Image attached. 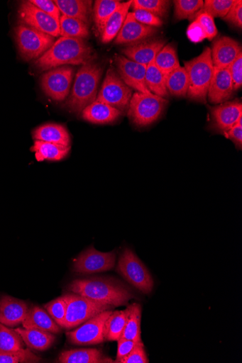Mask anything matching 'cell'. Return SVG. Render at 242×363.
Instances as JSON below:
<instances>
[{"label": "cell", "instance_id": "cell-1", "mask_svg": "<svg viewBox=\"0 0 242 363\" xmlns=\"http://www.w3.org/2000/svg\"><path fill=\"white\" fill-rule=\"evenodd\" d=\"M67 289L89 300L114 308L125 306L135 298L126 285L111 278L76 279L68 285Z\"/></svg>", "mask_w": 242, "mask_h": 363}, {"label": "cell", "instance_id": "cell-2", "mask_svg": "<svg viewBox=\"0 0 242 363\" xmlns=\"http://www.w3.org/2000/svg\"><path fill=\"white\" fill-rule=\"evenodd\" d=\"M92 50L82 39L60 38L43 56L34 62L40 72L67 65H80L92 59Z\"/></svg>", "mask_w": 242, "mask_h": 363}, {"label": "cell", "instance_id": "cell-3", "mask_svg": "<svg viewBox=\"0 0 242 363\" xmlns=\"http://www.w3.org/2000/svg\"><path fill=\"white\" fill-rule=\"evenodd\" d=\"M102 73L101 66L93 59L83 64L76 75L72 93L65 102V108L79 114L96 101Z\"/></svg>", "mask_w": 242, "mask_h": 363}, {"label": "cell", "instance_id": "cell-4", "mask_svg": "<svg viewBox=\"0 0 242 363\" xmlns=\"http://www.w3.org/2000/svg\"><path fill=\"white\" fill-rule=\"evenodd\" d=\"M184 67L189 78L187 96L191 101L206 104L214 69L211 48H206L199 56L185 62Z\"/></svg>", "mask_w": 242, "mask_h": 363}, {"label": "cell", "instance_id": "cell-5", "mask_svg": "<svg viewBox=\"0 0 242 363\" xmlns=\"http://www.w3.org/2000/svg\"><path fill=\"white\" fill-rule=\"evenodd\" d=\"M167 101L153 94L135 92L133 94L128 109L130 121L138 127H146L157 121L162 116Z\"/></svg>", "mask_w": 242, "mask_h": 363}, {"label": "cell", "instance_id": "cell-6", "mask_svg": "<svg viewBox=\"0 0 242 363\" xmlns=\"http://www.w3.org/2000/svg\"><path fill=\"white\" fill-rule=\"evenodd\" d=\"M14 37L20 56L26 61L40 58L55 43V38L30 26L19 24Z\"/></svg>", "mask_w": 242, "mask_h": 363}, {"label": "cell", "instance_id": "cell-7", "mask_svg": "<svg viewBox=\"0 0 242 363\" xmlns=\"http://www.w3.org/2000/svg\"><path fill=\"white\" fill-rule=\"evenodd\" d=\"M66 303V315L63 328L73 329L82 325L99 313L113 310L114 307L102 304L77 294H66L62 296Z\"/></svg>", "mask_w": 242, "mask_h": 363}, {"label": "cell", "instance_id": "cell-8", "mask_svg": "<svg viewBox=\"0 0 242 363\" xmlns=\"http://www.w3.org/2000/svg\"><path fill=\"white\" fill-rule=\"evenodd\" d=\"M116 270L136 289L146 294L152 292L153 279L145 264L131 249L126 248L121 254Z\"/></svg>", "mask_w": 242, "mask_h": 363}, {"label": "cell", "instance_id": "cell-9", "mask_svg": "<svg viewBox=\"0 0 242 363\" xmlns=\"http://www.w3.org/2000/svg\"><path fill=\"white\" fill-rule=\"evenodd\" d=\"M132 95V89L113 68H110L97 94V101L109 105L123 113L128 111Z\"/></svg>", "mask_w": 242, "mask_h": 363}, {"label": "cell", "instance_id": "cell-10", "mask_svg": "<svg viewBox=\"0 0 242 363\" xmlns=\"http://www.w3.org/2000/svg\"><path fill=\"white\" fill-rule=\"evenodd\" d=\"M112 313L111 310L101 312L82 323L74 331L67 333V341L78 346L96 345L103 343L106 341V322Z\"/></svg>", "mask_w": 242, "mask_h": 363}, {"label": "cell", "instance_id": "cell-11", "mask_svg": "<svg viewBox=\"0 0 242 363\" xmlns=\"http://www.w3.org/2000/svg\"><path fill=\"white\" fill-rule=\"evenodd\" d=\"M116 262V251L102 252L90 247L75 260L73 271L81 274L106 272L114 269Z\"/></svg>", "mask_w": 242, "mask_h": 363}, {"label": "cell", "instance_id": "cell-12", "mask_svg": "<svg viewBox=\"0 0 242 363\" xmlns=\"http://www.w3.org/2000/svg\"><path fill=\"white\" fill-rule=\"evenodd\" d=\"M73 78L74 69L69 66H61L42 76L41 87L52 100L62 102L70 93Z\"/></svg>", "mask_w": 242, "mask_h": 363}, {"label": "cell", "instance_id": "cell-13", "mask_svg": "<svg viewBox=\"0 0 242 363\" xmlns=\"http://www.w3.org/2000/svg\"><path fill=\"white\" fill-rule=\"evenodd\" d=\"M18 13L21 24L35 28L55 38L60 36V22L29 1L21 3Z\"/></svg>", "mask_w": 242, "mask_h": 363}, {"label": "cell", "instance_id": "cell-14", "mask_svg": "<svg viewBox=\"0 0 242 363\" xmlns=\"http://www.w3.org/2000/svg\"><path fill=\"white\" fill-rule=\"evenodd\" d=\"M116 64L119 77L128 86L137 92L152 94L145 83L148 65L136 62L123 55L116 58Z\"/></svg>", "mask_w": 242, "mask_h": 363}, {"label": "cell", "instance_id": "cell-15", "mask_svg": "<svg viewBox=\"0 0 242 363\" xmlns=\"http://www.w3.org/2000/svg\"><path fill=\"white\" fill-rule=\"evenodd\" d=\"M242 117V104L240 101H228L211 108L210 128L213 130L225 132L231 128Z\"/></svg>", "mask_w": 242, "mask_h": 363}, {"label": "cell", "instance_id": "cell-16", "mask_svg": "<svg viewBox=\"0 0 242 363\" xmlns=\"http://www.w3.org/2000/svg\"><path fill=\"white\" fill-rule=\"evenodd\" d=\"M158 30L155 27L145 26L136 21L131 13H128L124 23L119 33L115 44L133 45L154 38Z\"/></svg>", "mask_w": 242, "mask_h": 363}, {"label": "cell", "instance_id": "cell-17", "mask_svg": "<svg viewBox=\"0 0 242 363\" xmlns=\"http://www.w3.org/2000/svg\"><path fill=\"white\" fill-rule=\"evenodd\" d=\"M233 82L229 69H214L212 79L207 98L214 105L228 102L233 94Z\"/></svg>", "mask_w": 242, "mask_h": 363}, {"label": "cell", "instance_id": "cell-18", "mask_svg": "<svg viewBox=\"0 0 242 363\" xmlns=\"http://www.w3.org/2000/svg\"><path fill=\"white\" fill-rule=\"evenodd\" d=\"M211 51L214 67L224 69L229 68L241 53V47L237 41L229 37H221L214 42Z\"/></svg>", "mask_w": 242, "mask_h": 363}, {"label": "cell", "instance_id": "cell-19", "mask_svg": "<svg viewBox=\"0 0 242 363\" xmlns=\"http://www.w3.org/2000/svg\"><path fill=\"white\" fill-rule=\"evenodd\" d=\"M165 45V40L153 38L126 47L123 50V54L131 60L148 65L154 61Z\"/></svg>", "mask_w": 242, "mask_h": 363}, {"label": "cell", "instance_id": "cell-20", "mask_svg": "<svg viewBox=\"0 0 242 363\" xmlns=\"http://www.w3.org/2000/svg\"><path fill=\"white\" fill-rule=\"evenodd\" d=\"M29 307L21 300L4 296L0 299V323L8 327H16L24 321Z\"/></svg>", "mask_w": 242, "mask_h": 363}, {"label": "cell", "instance_id": "cell-21", "mask_svg": "<svg viewBox=\"0 0 242 363\" xmlns=\"http://www.w3.org/2000/svg\"><path fill=\"white\" fill-rule=\"evenodd\" d=\"M123 113L109 105L94 101L82 112L84 120L94 124H109L121 117Z\"/></svg>", "mask_w": 242, "mask_h": 363}, {"label": "cell", "instance_id": "cell-22", "mask_svg": "<svg viewBox=\"0 0 242 363\" xmlns=\"http://www.w3.org/2000/svg\"><path fill=\"white\" fill-rule=\"evenodd\" d=\"M22 325L25 328L40 329L54 335L62 332V328L54 321L45 310L39 306H33L28 309Z\"/></svg>", "mask_w": 242, "mask_h": 363}, {"label": "cell", "instance_id": "cell-23", "mask_svg": "<svg viewBox=\"0 0 242 363\" xmlns=\"http://www.w3.org/2000/svg\"><path fill=\"white\" fill-rule=\"evenodd\" d=\"M34 140L70 147L71 138L66 128L60 124L48 123L33 131Z\"/></svg>", "mask_w": 242, "mask_h": 363}, {"label": "cell", "instance_id": "cell-24", "mask_svg": "<svg viewBox=\"0 0 242 363\" xmlns=\"http://www.w3.org/2000/svg\"><path fill=\"white\" fill-rule=\"evenodd\" d=\"M62 16L78 19L87 25L93 11L92 1L87 0H55Z\"/></svg>", "mask_w": 242, "mask_h": 363}, {"label": "cell", "instance_id": "cell-25", "mask_svg": "<svg viewBox=\"0 0 242 363\" xmlns=\"http://www.w3.org/2000/svg\"><path fill=\"white\" fill-rule=\"evenodd\" d=\"M16 330L30 350L45 351L53 346L56 340L54 334L40 329L17 328Z\"/></svg>", "mask_w": 242, "mask_h": 363}, {"label": "cell", "instance_id": "cell-26", "mask_svg": "<svg viewBox=\"0 0 242 363\" xmlns=\"http://www.w3.org/2000/svg\"><path fill=\"white\" fill-rule=\"evenodd\" d=\"M61 363L115 362L98 349H77L62 352L58 357Z\"/></svg>", "mask_w": 242, "mask_h": 363}, {"label": "cell", "instance_id": "cell-27", "mask_svg": "<svg viewBox=\"0 0 242 363\" xmlns=\"http://www.w3.org/2000/svg\"><path fill=\"white\" fill-rule=\"evenodd\" d=\"M132 0L121 3L116 11L109 18L101 35V43L108 44L116 38L121 30L129 9L131 8Z\"/></svg>", "mask_w": 242, "mask_h": 363}, {"label": "cell", "instance_id": "cell-28", "mask_svg": "<svg viewBox=\"0 0 242 363\" xmlns=\"http://www.w3.org/2000/svg\"><path fill=\"white\" fill-rule=\"evenodd\" d=\"M127 309L126 323L121 338L132 340L135 342H142V307L140 304L133 303L128 306Z\"/></svg>", "mask_w": 242, "mask_h": 363}, {"label": "cell", "instance_id": "cell-29", "mask_svg": "<svg viewBox=\"0 0 242 363\" xmlns=\"http://www.w3.org/2000/svg\"><path fill=\"white\" fill-rule=\"evenodd\" d=\"M31 151L34 152L38 161H59L64 159L71 151L70 147L34 140Z\"/></svg>", "mask_w": 242, "mask_h": 363}, {"label": "cell", "instance_id": "cell-30", "mask_svg": "<svg viewBox=\"0 0 242 363\" xmlns=\"http://www.w3.org/2000/svg\"><path fill=\"white\" fill-rule=\"evenodd\" d=\"M119 0H97L93 8V17L96 30L101 36L111 16L119 7Z\"/></svg>", "mask_w": 242, "mask_h": 363}, {"label": "cell", "instance_id": "cell-31", "mask_svg": "<svg viewBox=\"0 0 242 363\" xmlns=\"http://www.w3.org/2000/svg\"><path fill=\"white\" fill-rule=\"evenodd\" d=\"M153 62L165 78L181 66L177 48L174 43L165 45L158 53Z\"/></svg>", "mask_w": 242, "mask_h": 363}, {"label": "cell", "instance_id": "cell-32", "mask_svg": "<svg viewBox=\"0 0 242 363\" xmlns=\"http://www.w3.org/2000/svg\"><path fill=\"white\" fill-rule=\"evenodd\" d=\"M165 85L168 94L177 97L187 96L189 89L188 74L182 66L172 71L165 78Z\"/></svg>", "mask_w": 242, "mask_h": 363}, {"label": "cell", "instance_id": "cell-33", "mask_svg": "<svg viewBox=\"0 0 242 363\" xmlns=\"http://www.w3.org/2000/svg\"><path fill=\"white\" fill-rule=\"evenodd\" d=\"M61 38L87 39L89 37V26L78 19L61 16L60 19Z\"/></svg>", "mask_w": 242, "mask_h": 363}, {"label": "cell", "instance_id": "cell-34", "mask_svg": "<svg viewBox=\"0 0 242 363\" xmlns=\"http://www.w3.org/2000/svg\"><path fill=\"white\" fill-rule=\"evenodd\" d=\"M128 315V309L114 311L106 322L105 340L116 342L121 339L125 328Z\"/></svg>", "mask_w": 242, "mask_h": 363}, {"label": "cell", "instance_id": "cell-35", "mask_svg": "<svg viewBox=\"0 0 242 363\" xmlns=\"http://www.w3.org/2000/svg\"><path fill=\"white\" fill-rule=\"evenodd\" d=\"M145 83L152 94L163 98L169 96L165 85V77L154 62L148 65Z\"/></svg>", "mask_w": 242, "mask_h": 363}, {"label": "cell", "instance_id": "cell-36", "mask_svg": "<svg viewBox=\"0 0 242 363\" xmlns=\"http://www.w3.org/2000/svg\"><path fill=\"white\" fill-rule=\"evenodd\" d=\"M26 344L16 329L0 323V352L24 349Z\"/></svg>", "mask_w": 242, "mask_h": 363}, {"label": "cell", "instance_id": "cell-37", "mask_svg": "<svg viewBox=\"0 0 242 363\" xmlns=\"http://www.w3.org/2000/svg\"><path fill=\"white\" fill-rule=\"evenodd\" d=\"M170 6L167 0H132L131 8L148 11L162 19L167 16Z\"/></svg>", "mask_w": 242, "mask_h": 363}, {"label": "cell", "instance_id": "cell-38", "mask_svg": "<svg viewBox=\"0 0 242 363\" xmlns=\"http://www.w3.org/2000/svg\"><path fill=\"white\" fill-rule=\"evenodd\" d=\"M175 18L177 21L191 20L203 7L202 0H175Z\"/></svg>", "mask_w": 242, "mask_h": 363}, {"label": "cell", "instance_id": "cell-39", "mask_svg": "<svg viewBox=\"0 0 242 363\" xmlns=\"http://www.w3.org/2000/svg\"><path fill=\"white\" fill-rule=\"evenodd\" d=\"M42 358L33 354L30 349L0 352V363H33Z\"/></svg>", "mask_w": 242, "mask_h": 363}, {"label": "cell", "instance_id": "cell-40", "mask_svg": "<svg viewBox=\"0 0 242 363\" xmlns=\"http://www.w3.org/2000/svg\"><path fill=\"white\" fill-rule=\"evenodd\" d=\"M234 1L235 0H206L204 1L202 11L211 15L214 18H223L227 15Z\"/></svg>", "mask_w": 242, "mask_h": 363}, {"label": "cell", "instance_id": "cell-41", "mask_svg": "<svg viewBox=\"0 0 242 363\" xmlns=\"http://www.w3.org/2000/svg\"><path fill=\"white\" fill-rule=\"evenodd\" d=\"M45 309L54 321L62 328L66 315V303L63 296L47 303Z\"/></svg>", "mask_w": 242, "mask_h": 363}, {"label": "cell", "instance_id": "cell-42", "mask_svg": "<svg viewBox=\"0 0 242 363\" xmlns=\"http://www.w3.org/2000/svg\"><path fill=\"white\" fill-rule=\"evenodd\" d=\"M194 21H197L202 27L207 40H213L216 38L218 29L214 18L211 15L201 10L196 14Z\"/></svg>", "mask_w": 242, "mask_h": 363}, {"label": "cell", "instance_id": "cell-43", "mask_svg": "<svg viewBox=\"0 0 242 363\" xmlns=\"http://www.w3.org/2000/svg\"><path fill=\"white\" fill-rule=\"evenodd\" d=\"M234 91L239 90L242 86V52L235 59L228 68Z\"/></svg>", "mask_w": 242, "mask_h": 363}, {"label": "cell", "instance_id": "cell-44", "mask_svg": "<svg viewBox=\"0 0 242 363\" xmlns=\"http://www.w3.org/2000/svg\"><path fill=\"white\" fill-rule=\"evenodd\" d=\"M134 19L145 26L160 27L163 22L161 18L144 10H135L131 13Z\"/></svg>", "mask_w": 242, "mask_h": 363}, {"label": "cell", "instance_id": "cell-45", "mask_svg": "<svg viewBox=\"0 0 242 363\" xmlns=\"http://www.w3.org/2000/svg\"><path fill=\"white\" fill-rule=\"evenodd\" d=\"M121 363H148L149 359L147 356L145 345L142 342L137 345L133 350L121 361Z\"/></svg>", "mask_w": 242, "mask_h": 363}, {"label": "cell", "instance_id": "cell-46", "mask_svg": "<svg viewBox=\"0 0 242 363\" xmlns=\"http://www.w3.org/2000/svg\"><path fill=\"white\" fill-rule=\"evenodd\" d=\"M223 20L233 25V26L241 28L242 27V1L241 0H235L233 6L227 15L223 18Z\"/></svg>", "mask_w": 242, "mask_h": 363}, {"label": "cell", "instance_id": "cell-47", "mask_svg": "<svg viewBox=\"0 0 242 363\" xmlns=\"http://www.w3.org/2000/svg\"><path fill=\"white\" fill-rule=\"evenodd\" d=\"M29 2L60 22L61 13L54 1H51V0H30Z\"/></svg>", "mask_w": 242, "mask_h": 363}, {"label": "cell", "instance_id": "cell-48", "mask_svg": "<svg viewBox=\"0 0 242 363\" xmlns=\"http://www.w3.org/2000/svg\"><path fill=\"white\" fill-rule=\"evenodd\" d=\"M224 135L231 140L237 149L241 150L242 147V117L231 128L225 132Z\"/></svg>", "mask_w": 242, "mask_h": 363}, {"label": "cell", "instance_id": "cell-49", "mask_svg": "<svg viewBox=\"0 0 242 363\" xmlns=\"http://www.w3.org/2000/svg\"><path fill=\"white\" fill-rule=\"evenodd\" d=\"M187 35L190 42L195 44L200 43L207 39L202 27L196 21L192 22L187 28Z\"/></svg>", "mask_w": 242, "mask_h": 363}, {"label": "cell", "instance_id": "cell-50", "mask_svg": "<svg viewBox=\"0 0 242 363\" xmlns=\"http://www.w3.org/2000/svg\"><path fill=\"white\" fill-rule=\"evenodd\" d=\"M141 342H135L132 340L123 338L119 339L118 340V352L115 362H120L123 358L126 357L133 350V348Z\"/></svg>", "mask_w": 242, "mask_h": 363}]
</instances>
